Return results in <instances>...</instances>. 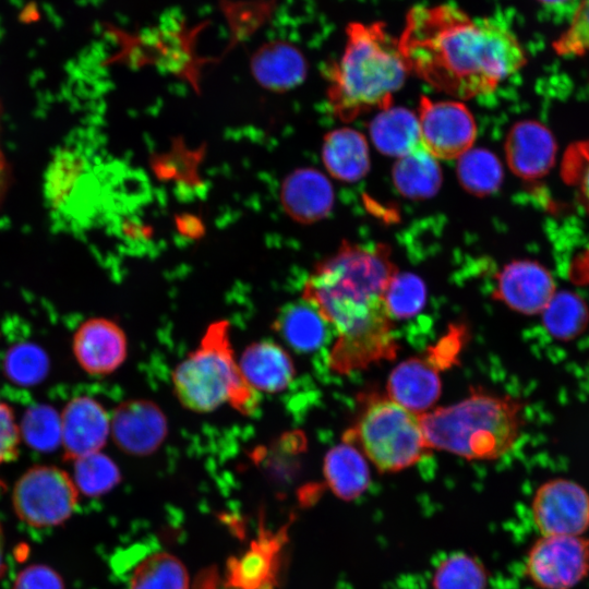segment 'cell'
Returning <instances> with one entry per match:
<instances>
[{"instance_id": "obj_14", "label": "cell", "mask_w": 589, "mask_h": 589, "mask_svg": "<svg viewBox=\"0 0 589 589\" xmlns=\"http://www.w3.org/2000/svg\"><path fill=\"white\" fill-rule=\"evenodd\" d=\"M72 347L80 366L92 375L116 371L128 353L124 332L113 321L103 317L82 323L73 336Z\"/></svg>"}, {"instance_id": "obj_17", "label": "cell", "mask_w": 589, "mask_h": 589, "mask_svg": "<svg viewBox=\"0 0 589 589\" xmlns=\"http://www.w3.org/2000/svg\"><path fill=\"white\" fill-rule=\"evenodd\" d=\"M441 392L438 372L428 359L416 357L400 362L387 380L388 398L417 416L433 409Z\"/></svg>"}, {"instance_id": "obj_3", "label": "cell", "mask_w": 589, "mask_h": 589, "mask_svg": "<svg viewBox=\"0 0 589 589\" xmlns=\"http://www.w3.org/2000/svg\"><path fill=\"white\" fill-rule=\"evenodd\" d=\"M325 73L327 101L344 122L390 107L409 74L398 38L384 22H350L344 50Z\"/></svg>"}, {"instance_id": "obj_32", "label": "cell", "mask_w": 589, "mask_h": 589, "mask_svg": "<svg viewBox=\"0 0 589 589\" xmlns=\"http://www.w3.org/2000/svg\"><path fill=\"white\" fill-rule=\"evenodd\" d=\"M20 432L32 448L55 449L61 443L60 414L49 406H35L24 414Z\"/></svg>"}, {"instance_id": "obj_12", "label": "cell", "mask_w": 589, "mask_h": 589, "mask_svg": "<svg viewBox=\"0 0 589 589\" xmlns=\"http://www.w3.org/2000/svg\"><path fill=\"white\" fill-rule=\"evenodd\" d=\"M61 446L67 460L100 452L110 433L105 408L89 396L72 398L60 414Z\"/></svg>"}, {"instance_id": "obj_1", "label": "cell", "mask_w": 589, "mask_h": 589, "mask_svg": "<svg viewBox=\"0 0 589 589\" xmlns=\"http://www.w3.org/2000/svg\"><path fill=\"white\" fill-rule=\"evenodd\" d=\"M384 243L342 241L315 264L302 288V299L333 325L338 337L329 354V369L338 374L392 361L399 346L384 296L398 273Z\"/></svg>"}, {"instance_id": "obj_9", "label": "cell", "mask_w": 589, "mask_h": 589, "mask_svg": "<svg viewBox=\"0 0 589 589\" xmlns=\"http://www.w3.org/2000/svg\"><path fill=\"white\" fill-rule=\"evenodd\" d=\"M417 117L422 145L436 159L459 158L476 141L474 118L461 101L422 96Z\"/></svg>"}, {"instance_id": "obj_36", "label": "cell", "mask_w": 589, "mask_h": 589, "mask_svg": "<svg viewBox=\"0 0 589 589\" xmlns=\"http://www.w3.org/2000/svg\"><path fill=\"white\" fill-rule=\"evenodd\" d=\"M21 440L20 426L9 405L0 400V466L17 456Z\"/></svg>"}, {"instance_id": "obj_28", "label": "cell", "mask_w": 589, "mask_h": 589, "mask_svg": "<svg viewBox=\"0 0 589 589\" xmlns=\"http://www.w3.org/2000/svg\"><path fill=\"white\" fill-rule=\"evenodd\" d=\"M426 302L424 281L412 273H397L384 296L385 309L394 320H407L421 312Z\"/></svg>"}, {"instance_id": "obj_27", "label": "cell", "mask_w": 589, "mask_h": 589, "mask_svg": "<svg viewBox=\"0 0 589 589\" xmlns=\"http://www.w3.org/2000/svg\"><path fill=\"white\" fill-rule=\"evenodd\" d=\"M486 572L473 556L455 553L444 558L435 568L433 589H485Z\"/></svg>"}, {"instance_id": "obj_16", "label": "cell", "mask_w": 589, "mask_h": 589, "mask_svg": "<svg viewBox=\"0 0 589 589\" xmlns=\"http://www.w3.org/2000/svg\"><path fill=\"white\" fill-rule=\"evenodd\" d=\"M504 148L509 169L525 180L543 177L552 167L556 151L551 132L532 120L515 123L506 135Z\"/></svg>"}, {"instance_id": "obj_8", "label": "cell", "mask_w": 589, "mask_h": 589, "mask_svg": "<svg viewBox=\"0 0 589 589\" xmlns=\"http://www.w3.org/2000/svg\"><path fill=\"white\" fill-rule=\"evenodd\" d=\"M525 574L540 589H573L589 574V540L541 536L528 551Z\"/></svg>"}, {"instance_id": "obj_29", "label": "cell", "mask_w": 589, "mask_h": 589, "mask_svg": "<svg viewBox=\"0 0 589 589\" xmlns=\"http://www.w3.org/2000/svg\"><path fill=\"white\" fill-rule=\"evenodd\" d=\"M79 492L97 496L109 492L121 479L117 465L100 452L74 460V478Z\"/></svg>"}, {"instance_id": "obj_24", "label": "cell", "mask_w": 589, "mask_h": 589, "mask_svg": "<svg viewBox=\"0 0 589 589\" xmlns=\"http://www.w3.org/2000/svg\"><path fill=\"white\" fill-rule=\"evenodd\" d=\"M320 314L306 302L284 308L274 328L285 341L301 352L316 350L325 339V324Z\"/></svg>"}, {"instance_id": "obj_33", "label": "cell", "mask_w": 589, "mask_h": 589, "mask_svg": "<svg viewBox=\"0 0 589 589\" xmlns=\"http://www.w3.org/2000/svg\"><path fill=\"white\" fill-rule=\"evenodd\" d=\"M48 358L36 345L19 344L10 348L4 359L9 380L20 385H34L48 372Z\"/></svg>"}, {"instance_id": "obj_26", "label": "cell", "mask_w": 589, "mask_h": 589, "mask_svg": "<svg viewBox=\"0 0 589 589\" xmlns=\"http://www.w3.org/2000/svg\"><path fill=\"white\" fill-rule=\"evenodd\" d=\"M457 159L458 180L470 194L486 196L500 188L503 168L493 153L484 148H470Z\"/></svg>"}, {"instance_id": "obj_4", "label": "cell", "mask_w": 589, "mask_h": 589, "mask_svg": "<svg viewBox=\"0 0 589 589\" xmlns=\"http://www.w3.org/2000/svg\"><path fill=\"white\" fill-rule=\"evenodd\" d=\"M521 410L512 397L472 389L466 398L418 417L430 450L492 460L508 453L519 438Z\"/></svg>"}, {"instance_id": "obj_18", "label": "cell", "mask_w": 589, "mask_h": 589, "mask_svg": "<svg viewBox=\"0 0 589 589\" xmlns=\"http://www.w3.org/2000/svg\"><path fill=\"white\" fill-rule=\"evenodd\" d=\"M250 68L254 80L265 89L283 93L301 84L308 73L303 53L284 40L261 46L251 57Z\"/></svg>"}, {"instance_id": "obj_13", "label": "cell", "mask_w": 589, "mask_h": 589, "mask_svg": "<svg viewBox=\"0 0 589 589\" xmlns=\"http://www.w3.org/2000/svg\"><path fill=\"white\" fill-rule=\"evenodd\" d=\"M110 432L117 446L131 455L144 456L155 452L167 434V421L154 402L134 399L116 408Z\"/></svg>"}, {"instance_id": "obj_40", "label": "cell", "mask_w": 589, "mask_h": 589, "mask_svg": "<svg viewBox=\"0 0 589 589\" xmlns=\"http://www.w3.org/2000/svg\"><path fill=\"white\" fill-rule=\"evenodd\" d=\"M8 179H9L8 167L3 158L2 152L0 149V200L2 199L7 190Z\"/></svg>"}, {"instance_id": "obj_19", "label": "cell", "mask_w": 589, "mask_h": 589, "mask_svg": "<svg viewBox=\"0 0 589 589\" xmlns=\"http://www.w3.org/2000/svg\"><path fill=\"white\" fill-rule=\"evenodd\" d=\"M238 365L249 385L255 390L265 393L283 392L296 375L291 357L272 340L249 345L242 352Z\"/></svg>"}, {"instance_id": "obj_41", "label": "cell", "mask_w": 589, "mask_h": 589, "mask_svg": "<svg viewBox=\"0 0 589 589\" xmlns=\"http://www.w3.org/2000/svg\"><path fill=\"white\" fill-rule=\"evenodd\" d=\"M5 572V561H4V551H3V541H2V533L0 528V578Z\"/></svg>"}, {"instance_id": "obj_31", "label": "cell", "mask_w": 589, "mask_h": 589, "mask_svg": "<svg viewBox=\"0 0 589 589\" xmlns=\"http://www.w3.org/2000/svg\"><path fill=\"white\" fill-rule=\"evenodd\" d=\"M542 313L549 333L562 338L577 335L587 321L584 302L568 292L555 293Z\"/></svg>"}, {"instance_id": "obj_21", "label": "cell", "mask_w": 589, "mask_h": 589, "mask_svg": "<svg viewBox=\"0 0 589 589\" xmlns=\"http://www.w3.org/2000/svg\"><path fill=\"white\" fill-rule=\"evenodd\" d=\"M370 136L380 153L396 158L424 148L418 117L402 107L381 110L370 123Z\"/></svg>"}, {"instance_id": "obj_35", "label": "cell", "mask_w": 589, "mask_h": 589, "mask_svg": "<svg viewBox=\"0 0 589 589\" xmlns=\"http://www.w3.org/2000/svg\"><path fill=\"white\" fill-rule=\"evenodd\" d=\"M564 178L577 188L581 203L589 209V142L572 145L563 163Z\"/></svg>"}, {"instance_id": "obj_25", "label": "cell", "mask_w": 589, "mask_h": 589, "mask_svg": "<svg viewBox=\"0 0 589 589\" xmlns=\"http://www.w3.org/2000/svg\"><path fill=\"white\" fill-rule=\"evenodd\" d=\"M189 582L188 570L177 556L155 552L135 565L129 589H189Z\"/></svg>"}, {"instance_id": "obj_23", "label": "cell", "mask_w": 589, "mask_h": 589, "mask_svg": "<svg viewBox=\"0 0 589 589\" xmlns=\"http://www.w3.org/2000/svg\"><path fill=\"white\" fill-rule=\"evenodd\" d=\"M393 183L405 197L429 199L442 184V170L435 157L425 148L397 158L392 170Z\"/></svg>"}, {"instance_id": "obj_22", "label": "cell", "mask_w": 589, "mask_h": 589, "mask_svg": "<svg viewBox=\"0 0 589 589\" xmlns=\"http://www.w3.org/2000/svg\"><path fill=\"white\" fill-rule=\"evenodd\" d=\"M323 474L330 491L344 501L362 495L370 484V469L357 446L342 442L330 448L323 461Z\"/></svg>"}, {"instance_id": "obj_7", "label": "cell", "mask_w": 589, "mask_h": 589, "mask_svg": "<svg viewBox=\"0 0 589 589\" xmlns=\"http://www.w3.org/2000/svg\"><path fill=\"white\" fill-rule=\"evenodd\" d=\"M79 490L73 479L56 466H34L17 480L12 495L21 520L35 528L55 527L74 512Z\"/></svg>"}, {"instance_id": "obj_10", "label": "cell", "mask_w": 589, "mask_h": 589, "mask_svg": "<svg viewBox=\"0 0 589 589\" xmlns=\"http://www.w3.org/2000/svg\"><path fill=\"white\" fill-rule=\"evenodd\" d=\"M531 514L541 536H582L589 529V493L569 479L548 480L532 497Z\"/></svg>"}, {"instance_id": "obj_38", "label": "cell", "mask_w": 589, "mask_h": 589, "mask_svg": "<svg viewBox=\"0 0 589 589\" xmlns=\"http://www.w3.org/2000/svg\"><path fill=\"white\" fill-rule=\"evenodd\" d=\"M568 277L575 285L589 286V247L572 260Z\"/></svg>"}, {"instance_id": "obj_5", "label": "cell", "mask_w": 589, "mask_h": 589, "mask_svg": "<svg viewBox=\"0 0 589 589\" xmlns=\"http://www.w3.org/2000/svg\"><path fill=\"white\" fill-rule=\"evenodd\" d=\"M229 323H212L199 347L175 369L172 384L179 401L194 412H209L228 402L243 414H252L259 396L243 377L233 358Z\"/></svg>"}, {"instance_id": "obj_15", "label": "cell", "mask_w": 589, "mask_h": 589, "mask_svg": "<svg viewBox=\"0 0 589 589\" xmlns=\"http://www.w3.org/2000/svg\"><path fill=\"white\" fill-rule=\"evenodd\" d=\"M279 201L285 213L303 225L325 218L334 205V189L327 177L314 168H299L283 180Z\"/></svg>"}, {"instance_id": "obj_20", "label": "cell", "mask_w": 589, "mask_h": 589, "mask_svg": "<svg viewBox=\"0 0 589 589\" xmlns=\"http://www.w3.org/2000/svg\"><path fill=\"white\" fill-rule=\"evenodd\" d=\"M321 156L327 172L344 182L359 181L370 170L366 139L351 128H339L326 133Z\"/></svg>"}, {"instance_id": "obj_11", "label": "cell", "mask_w": 589, "mask_h": 589, "mask_svg": "<svg viewBox=\"0 0 589 589\" xmlns=\"http://www.w3.org/2000/svg\"><path fill=\"white\" fill-rule=\"evenodd\" d=\"M555 293L554 279L544 266L517 260L496 274L492 296L516 312L533 315L542 313Z\"/></svg>"}, {"instance_id": "obj_2", "label": "cell", "mask_w": 589, "mask_h": 589, "mask_svg": "<svg viewBox=\"0 0 589 589\" xmlns=\"http://www.w3.org/2000/svg\"><path fill=\"white\" fill-rule=\"evenodd\" d=\"M398 45L409 73L457 99L493 92L527 62L506 24L449 3L412 7Z\"/></svg>"}, {"instance_id": "obj_6", "label": "cell", "mask_w": 589, "mask_h": 589, "mask_svg": "<svg viewBox=\"0 0 589 589\" xmlns=\"http://www.w3.org/2000/svg\"><path fill=\"white\" fill-rule=\"evenodd\" d=\"M344 442L359 446L380 472H398L430 452L419 417L388 397L371 396Z\"/></svg>"}, {"instance_id": "obj_39", "label": "cell", "mask_w": 589, "mask_h": 589, "mask_svg": "<svg viewBox=\"0 0 589 589\" xmlns=\"http://www.w3.org/2000/svg\"><path fill=\"white\" fill-rule=\"evenodd\" d=\"M545 8L554 11H567L573 13L580 0H537Z\"/></svg>"}, {"instance_id": "obj_34", "label": "cell", "mask_w": 589, "mask_h": 589, "mask_svg": "<svg viewBox=\"0 0 589 589\" xmlns=\"http://www.w3.org/2000/svg\"><path fill=\"white\" fill-rule=\"evenodd\" d=\"M553 49L561 57H579L589 51V0L579 1Z\"/></svg>"}, {"instance_id": "obj_37", "label": "cell", "mask_w": 589, "mask_h": 589, "mask_svg": "<svg viewBox=\"0 0 589 589\" xmlns=\"http://www.w3.org/2000/svg\"><path fill=\"white\" fill-rule=\"evenodd\" d=\"M12 589H64L59 574L46 565H31L15 578Z\"/></svg>"}, {"instance_id": "obj_30", "label": "cell", "mask_w": 589, "mask_h": 589, "mask_svg": "<svg viewBox=\"0 0 589 589\" xmlns=\"http://www.w3.org/2000/svg\"><path fill=\"white\" fill-rule=\"evenodd\" d=\"M274 540L261 541L252 546L230 568V584L237 589H262L273 573Z\"/></svg>"}]
</instances>
